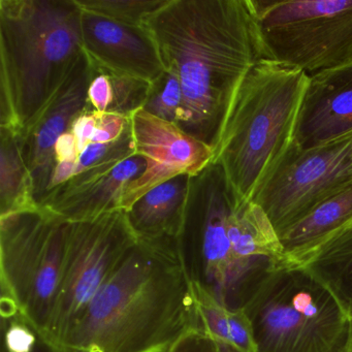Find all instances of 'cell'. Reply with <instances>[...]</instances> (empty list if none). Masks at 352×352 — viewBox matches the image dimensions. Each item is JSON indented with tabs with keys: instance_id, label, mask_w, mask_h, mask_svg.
<instances>
[{
	"instance_id": "11",
	"label": "cell",
	"mask_w": 352,
	"mask_h": 352,
	"mask_svg": "<svg viewBox=\"0 0 352 352\" xmlns=\"http://www.w3.org/2000/svg\"><path fill=\"white\" fill-rule=\"evenodd\" d=\"M131 124L135 150L145 158L146 170L125 190L124 211L157 185L180 175L195 176L213 162V148L144 109L131 117Z\"/></svg>"
},
{
	"instance_id": "12",
	"label": "cell",
	"mask_w": 352,
	"mask_h": 352,
	"mask_svg": "<svg viewBox=\"0 0 352 352\" xmlns=\"http://www.w3.org/2000/svg\"><path fill=\"white\" fill-rule=\"evenodd\" d=\"M96 69L85 52L80 56L65 83L22 133V152L40 208L50 188L56 168L55 146L71 131L78 116L89 109L88 90Z\"/></svg>"
},
{
	"instance_id": "19",
	"label": "cell",
	"mask_w": 352,
	"mask_h": 352,
	"mask_svg": "<svg viewBox=\"0 0 352 352\" xmlns=\"http://www.w3.org/2000/svg\"><path fill=\"white\" fill-rule=\"evenodd\" d=\"M193 289L204 329L212 339L230 352H257L254 329L244 309L228 308L204 290Z\"/></svg>"
},
{
	"instance_id": "4",
	"label": "cell",
	"mask_w": 352,
	"mask_h": 352,
	"mask_svg": "<svg viewBox=\"0 0 352 352\" xmlns=\"http://www.w3.org/2000/svg\"><path fill=\"white\" fill-rule=\"evenodd\" d=\"M308 82L302 69L267 59L243 79L212 162L223 168L236 203L253 201L294 148Z\"/></svg>"
},
{
	"instance_id": "7",
	"label": "cell",
	"mask_w": 352,
	"mask_h": 352,
	"mask_svg": "<svg viewBox=\"0 0 352 352\" xmlns=\"http://www.w3.org/2000/svg\"><path fill=\"white\" fill-rule=\"evenodd\" d=\"M261 59L309 76L352 61V0H250Z\"/></svg>"
},
{
	"instance_id": "9",
	"label": "cell",
	"mask_w": 352,
	"mask_h": 352,
	"mask_svg": "<svg viewBox=\"0 0 352 352\" xmlns=\"http://www.w3.org/2000/svg\"><path fill=\"white\" fill-rule=\"evenodd\" d=\"M137 241L124 210L69 222L67 263L49 341L59 345Z\"/></svg>"
},
{
	"instance_id": "21",
	"label": "cell",
	"mask_w": 352,
	"mask_h": 352,
	"mask_svg": "<svg viewBox=\"0 0 352 352\" xmlns=\"http://www.w3.org/2000/svg\"><path fill=\"white\" fill-rule=\"evenodd\" d=\"M82 11L90 12L118 23L145 28L146 22L168 0H75Z\"/></svg>"
},
{
	"instance_id": "17",
	"label": "cell",
	"mask_w": 352,
	"mask_h": 352,
	"mask_svg": "<svg viewBox=\"0 0 352 352\" xmlns=\"http://www.w3.org/2000/svg\"><path fill=\"white\" fill-rule=\"evenodd\" d=\"M145 170V158L135 154L92 184L43 209L69 222L89 221L123 210L125 190Z\"/></svg>"
},
{
	"instance_id": "25",
	"label": "cell",
	"mask_w": 352,
	"mask_h": 352,
	"mask_svg": "<svg viewBox=\"0 0 352 352\" xmlns=\"http://www.w3.org/2000/svg\"><path fill=\"white\" fill-rule=\"evenodd\" d=\"M96 131L91 140V143L96 144L112 143L120 139L131 123V118L109 112H96Z\"/></svg>"
},
{
	"instance_id": "1",
	"label": "cell",
	"mask_w": 352,
	"mask_h": 352,
	"mask_svg": "<svg viewBox=\"0 0 352 352\" xmlns=\"http://www.w3.org/2000/svg\"><path fill=\"white\" fill-rule=\"evenodd\" d=\"M145 28L180 81L177 125L214 150L243 79L261 59L250 0H168Z\"/></svg>"
},
{
	"instance_id": "24",
	"label": "cell",
	"mask_w": 352,
	"mask_h": 352,
	"mask_svg": "<svg viewBox=\"0 0 352 352\" xmlns=\"http://www.w3.org/2000/svg\"><path fill=\"white\" fill-rule=\"evenodd\" d=\"M109 77L113 92V100L109 113L131 118L135 112L144 109L149 98L151 84L133 78Z\"/></svg>"
},
{
	"instance_id": "6",
	"label": "cell",
	"mask_w": 352,
	"mask_h": 352,
	"mask_svg": "<svg viewBox=\"0 0 352 352\" xmlns=\"http://www.w3.org/2000/svg\"><path fill=\"white\" fill-rule=\"evenodd\" d=\"M69 232V221L43 208L0 217L1 304L46 338L60 294Z\"/></svg>"
},
{
	"instance_id": "10",
	"label": "cell",
	"mask_w": 352,
	"mask_h": 352,
	"mask_svg": "<svg viewBox=\"0 0 352 352\" xmlns=\"http://www.w3.org/2000/svg\"><path fill=\"white\" fill-rule=\"evenodd\" d=\"M352 184V131L308 149L292 148L253 201L278 234Z\"/></svg>"
},
{
	"instance_id": "26",
	"label": "cell",
	"mask_w": 352,
	"mask_h": 352,
	"mask_svg": "<svg viewBox=\"0 0 352 352\" xmlns=\"http://www.w3.org/2000/svg\"><path fill=\"white\" fill-rule=\"evenodd\" d=\"M112 100L113 92L110 77L106 74L96 71L88 90L90 108L100 114L107 113L112 104Z\"/></svg>"
},
{
	"instance_id": "3",
	"label": "cell",
	"mask_w": 352,
	"mask_h": 352,
	"mask_svg": "<svg viewBox=\"0 0 352 352\" xmlns=\"http://www.w3.org/2000/svg\"><path fill=\"white\" fill-rule=\"evenodd\" d=\"M83 53L75 0H0V127L22 135Z\"/></svg>"
},
{
	"instance_id": "20",
	"label": "cell",
	"mask_w": 352,
	"mask_h": 352,
	"mask_svg": "<svg viewBox=\"0 0 352 352\" xmlns=\"http://www.w3.org/2000/svg\"><path fill=\"white\" fill-rule=\"evenodd\" d=\"M298 269L310 272L327 286L348 317L352 316V226L319 249Z\"/></svg>"
},
{
	"instance_id": "15",
	"label": "cell",
	"mask_w": 352,
	"mask_h": 352,
	"mask_svg": "<svg viewBox=\"0 0 352 352\" xmlns=\"http://www.w3.org/2000/svg\"><path fill=\"white\" fill-rule=\"evenodd\" d=\"M352 226V184L317 206L279 234L285 261L278 269H298L319 249Z\"/></svg>"
},
{
	"instance_id": "22",
	"label": "cell",
	"mask_w": 352,
	"mask_h": 352,
	"mask_svg": "<svg viewBox=\"0 0 352 352\" xmlns=\"http://www.w3.org/2000/svg\"><path fill=\"white\" fill-rule=\"evenodd\" d=\"M0 309L3 333L1 352H65L7 305L1 304Z\"/></svg>"
},
{
	"instance_id": "14",
	"label": "cell",
	"mask_w": 352,
	"mask_h": 352,
	"mask_svg": "<svg viewBox=\"0 0 352 352\" xmlns=\"http://www.w3.org/2000/svg\"><path fill=\"white\" fill-rule=\"evenodd\" d=\"M352 131V61L309 76L294 147L308 149Z\"/></svg>"
},
{
	"instance_id": "30",
	"label": "cell",
	"mask_w": 352,
	"mask_h": 352,
	"mask_svg": "<svg viewBox=\"0 0 352 352\" xmlns=\"http://www.w3.org/2000/svg\"><path fill=\"white\" fill-rule=\"evenodd\" d=\"M341 352H352V316L349 318L347 338H346L345 344H344V347Z\"/></svg>"
},
{
	"instance_id": "27",
	"label": "cell",
	"mask_w": 352,
	"mask_h": 352,
	"mask_svg": "<svg viewBox=\"0 0 352 352\" xmlns=\"http://www.w3.org/2000/svg\"><path fill=\"white\" fill-rule=\"evenodd\" d=\"M170 352H230L205 331H192L181 338Z\"/></svg>"
},
{
	"instance_id": "29",
	"label": "cell",
	"mask_w": 352,
	"mask_h": 352,
	"mask_svg": "<svg viewBox=\"0 0 352 352\" xmlns=\"http://www.w3.org/2000/svg\"><path fill=\"white\" fill-rule=\"evenodd\" d=\"M80 152L75 135L69 131L59 138L55 146V158L57 164H74L77 162Z\"/></svg>"
},
{
	"instance_id": "28",
	"label": "cell",
	"mask_w": 352,
	"mask_h": 352,
	"mask_svg": "<svg viewBox=\"0 0 352 352\" xmlns=\"http://www.w3.org/2000/svg\"><path fill=\"white\" fill-rule=\"evenodd\" d=\"M96 124H98L96 112L90 107L87 111L78 116L72 124L69 131L75 135L76 140H77L80 154L91 143L92 138L96 131Z\"/></svg>"
},
{
	"instance_id": "8",
	"label": "cell",
	"mask_w": 352,
	"mask_h": 352,
	"mask_svg": "<svg viewBox=\"0 0 352 352\" xmlns=\"http://www.w3.org/2000/svg\"><path fill=\"white\" fill-rule=\"evenodd\" d=\"M234 204L223 168L211 162L191 177L177 239L179 259L191 284L230 309L238 308L240 302L228 236V217Z\"/></svg>"
},
{
	"instance_id": "13",
	"label": "cell",
	"mask_w": 352,
	"mask_h": 352,
	"mask_svg": "<svg viewBox=\"0 0 352 352\" xmlns=\"http://www.w3.org/2000/svg\"><path fill=\"white\" fill-rule=\"evenodd\" d=\"M83 50L96 71L154 84L166 73L146 28H133L81 10Z\"/></svg>"
},
{
	"instance_id": "2",
	"label": "cell",
	"mask_w": 352,
	"mask_h": 352,
	"mask_svg": "<svg viewBox=\"0 0 352 352\" xmlns=\"http://www.w3.org/2000/svg\"><path fill=\"white\" fill-rule=\"evenodd\" d=\"M205 331L177 245L138 240L59 343L65 352H170Z\"/></svg>"
},
{
	"instance_id": "23",
	"label": "cell",
	"mask_w": 352,
	"mask_h": 352,
	"mask_svg": "<svg viewBox=\"0 0 352 352\" xmlns=\"http://www.w3.org/2000/svg\"><path fill=\"white\" fill-rule=\"evenodd\" d=\"M183 106L180 81L174 73L166 72L152 84L144 110L168 122L178 124Z\"/></svg>"
},
{
	"instance_id": "18",
	"label": "cell",
	"mask_w": 352,
	"mask_h": 352,
	"mask_svg": "<svg viewBox=\"0 0 352 352\" xmlns=\"http://www.w3.org/2000/svg\"><path fill=\"white\" fill-rule=\"evenodd\" d=\"M36 209L22 135L0 127V217Z\"/></svg>"
},
{
	"instance_id": "5",
	"label": "cell",
	"mask_w": 352,
	"mask_h": 352,
	"mask_svg": "<svg viewBox=\"0 0 352 352\" xmlns=\"http://www.w3.org/2000/svg\"><path fill=\"white\" fill-rule=\"evenodd\" d=\"M239 308L252 322L257 352H341L347 338L349 317L307 270H261Z\"/></svg>"
},
{
	"instance_id": "16",
	"label": "cell",
	"mask_w": 352,
	"mask_h": 352,
	"mask_svg": "<svg viewBox=\"0 0 352 352\" xmlns=\"http://www.w3.org/2000/svg\"><path fill=\"white\" fill-rule=\"evenodd\" d=\"M191 177L180 175L157 185L125 211L138 240L177 245Z\"/></svg>"
}]
</instances>
